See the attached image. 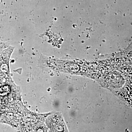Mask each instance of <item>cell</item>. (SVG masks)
<instances>
[{
    "mask_svg": "<svg viewBox=\"0 0 132 132\" xmlns=\"http://www.w3.org/2000/svg\"><path fill=\"white\" fill-rule=\"evenodd\" d=\"M14 47L9 46L0 50V78H5L10 73L9 60Z\"/></svg>",
    "mask_w": 132,
    "mask_h": 132,
    "instance_id": "1",
    "label": "cell"
},
{
    "mask_svg": "<svg viewBox=\"0 0 132 132\" xmlns=\"http://www.w3.org/2000/svg\"><path fill=\"white\" fill-rule=\"evenodd\" d=\"M57 115H54L48 119V123L50 128L53 131H64L65 125L62 120Z\"/></svg>",
    "mask_w": 132,
    "mask_h": 132,
    "instance_id": "2",
    "label": "cell"
},
{
    "mask_svg": "<svg viewBox=\"0 0 132 132\" xmlns=\"http://www.w3.org/2000/svg\"><path fill=\"white\" fill-rule=\"evenodd\" d=\"M9 45L6 44L5 43L0 42V50L4 49L9 46Z\"/></svg>",
    "mask_w": 132,
    "mask_h": 132,
    "instance_id": "3",
    "label": "cell"
}]
</instances>
